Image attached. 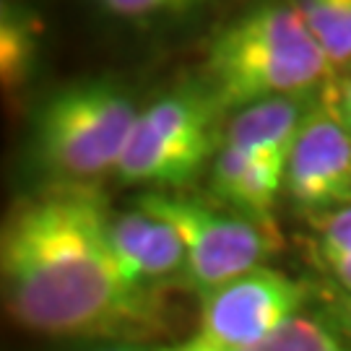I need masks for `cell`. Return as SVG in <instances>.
<instances>
[{"mask_svg": "<svg viewBox=\"0 0 351 351\" xmlns=\"http://www.w3.org/2000/svg\"><path fill=\"white\" fill-rule=\"evenodd\" d=\"M112 211L86 182H58L13 206L0 232L3 304L52 339L112 341L154 320L110 239Z\"/></svg>", "mask_w": 351, "mask_h": 351, "instance_id": "cell-1", "label": "cell"}, {"mask_svg": "<svg viewBox=\"0 0 351 351\" xmlns=\"http://www.w3.org/2000/svg\"><path fill=\"white\" fill-rule=\"evenodd\" d=\"M333 71L291 0H261L208 42L201 81L224 114L278 94L313 91Z\"/></svg>", "mask_w": 351, "mask_h": 351, "instance_id": "cell-2", "label": "cell"}, {"mask_svg": "<svg viewBox=\"0 0 351 351\" xmlns=\"http://www.w3.org/2000/svg\"><path fill=\"white\" fill-rule=\"evenodd\" d=\"M141 107L114 78H86L58 88L32 123V154L58 182H91L114 175Z\"/></svg>", "mask_w": 351, "mask_h": 351, "instance_id": "cell-3", "label": "cell"}, {"mask_svg": "<svg viewBox=\"0 0 351 351\" xmlns=\"http://www.w3.org/2000/svg\"><path fill=\"white\" fill-rule=\"evenodd\" d=\"M221 117L201 78L156 97L138 112L114 177L156 190L188 185L221 146Z\"/></svg>", "mask_w": 351, "mask_h": 351, "instance_id": "cell-4", "label": "cell"}, {"mask_svg": "<svg viewBox=\"0 0 351 351\" xmlns=\"http://www.w3.org/2000/svg\"><path fill=\"white\" fill-rule=\"evenodd\" d=\"M136 206L162 216L177 229L188 252L185 278L198 294L255 265H265L278 250L276 226L237 211L224 213L190 195L149 190L136 198Z\"/></svg>", "mask_w": 351, "mask_h": 351, "instance_id": "cell-5", "label": "cell"}, {"mask_svg": "<svg viewBox=\"0 0 351 351\" xmlns=\"http://www.w3.org/2000/svg\"><path fill=\"white\" fill-rule=\"evenodd\" d=\"M198 297V333L229 351H245L302 313L307 287L271 265H255Z\"/></svg>", "mask_w": 351, "mask_h": 351, "instance_id": "cell-6", "label": "cell"}, {"mask_svg": "<svg viewBox=\"0 0 351 351\" xmlns=\"http://www.w3.org/2000/svg\"><path fill=\"white\" fill-rule=\"evenodd\" d=\"M284 195L310 216L351 203V130L326 101L307 112L291 143Z\"/></svg>", "mask_w": 351, "mask_h": 351, "instance_id": "cell-7", "label": "cell"}, {"mask_svg": "<svg viewBox=\"0 0 351 351\" xmlns=\"http://www.w3.org/2000/svg\"><path fill=\"white\" fill-rule=\"evenodd\" d=\"M110 239L117 261L128 278L149 289L159 281L182 274L188 265V252L167 219L136 206L133 211L110 216Z\"/></svg>", "mask_w": 351, "mask_h": 351, "instance_id": "cell-8", "label": "cell"}, {"mask_svg": "<svg viewBox=\"0 0 351 351\" xmlns=\"http://www.w3.org/2000/svg\"><path fill=\"white\" fill-rule=\"evenodd\" d=\"M313 107L315 104H310V91L278 94V97L250 101L234 112H229L224 130H221V143L237 146L261 159L281 164L287 169L291 143Z\"/></svg>", "mask_w": 351, "mask_h": 351, "instance_id": "cell-9", "label": "cell"}, {"mask_svg": "<svg viewBox=\"0 0 351 351\" xmlns=\"http://www.w3.org/2000/svg\"><path fill=\"white\" fill-rule=\"evenodd\" d=\"M211 193L232 211L274 226V208L284 193V167L221 143L208 164Z\"/></svg>", "mask_w": 351, "mask_h": 351, "instance_id": "cell-10", "label": "cell"}, {"mask_svg": "<svg viewBox=\"0 0 351 351\" xmlns=\"http://www.w3.org/2000/svg\"><path fill=\"white\" fill-rule=\"evenodd\" d=\"M39 29L32 13L5 0L0 13V78L5 88L24 86L37 63Z\"/></svg>", "mask_w": 351, "mask_h": 351, "instance_id": "cell-11", "label": "cell"}, {"mask_svg": "<svg viewBox=\"0 0 351 351\" xmlns=\"http://www.w3.org/2000/svg\"><path fill=\"white\" fill-rule=\"evenodd\" d=\"M333 68L351 65V0H291Z\"/></svg>", "mask_w": 351, "mask_h": 351, "instance_id": "cell-12", "label": "cell"}, {"mask_svg": "<svg viewBox=\"0 0 351 351\" xmlns=\"http://www.w3.org/2000/svg\"><path fill=\"white\" fill-rule=\"evenodd\" d=\"M245 351H351L330 328L313 315L297 313L268 339Z\"/></svg>", "mask_w": 351, "mask_h": 351, "instance_id": "cell-13", "label": "cell"}, {"mask_svg": "<svg viewBox=\"0 0 351 351\" xmlns=\"http://www.w3.org/2000/svg\"><path fill=\"white\" fill-rule=\"evenodd\" d=\"M101 11L123 21H156L195 11L208 0H97Z\"/></svg>", "mask_w": 351, "mask_h": 351, "instance_id": "cell-14", "label": "cell"}, {"mask_svg": "<svg viewBox=\"0 0 351 351\" xmlns=\"http://www.w3.org/2000/svg\"><path fill=\"white\" fill-rule=\"evenodd\" d=\"M315 229V255L346 252L351 255V203L310 216Z\"/></svg>", "mask_w": 351, "mask_h": 351, "instance_id": "cell-15", "label": "cell"}, {"mask_svg": "<svg viewBox=\"0 0 351 351\" xmlns=\"http://www.w3.org/2000/svg\"><path fill=\"white\" fill-rule=\"evenodd\" d=\"M154 351H229V349L213 343V341H208L206 336L198 333V336L182 341V343H172V346H164V349H154Z\"/></svg>", "mask_w": 351, "mask_h": 351, "instance_id": "cell-16", "label": "cell"}, {"mask_svg": "<svg viewBox=\"0 0 351 351\" xmlns=\"http://www.w3.org/2000/svg\"><path fill=\"white\" fill-rule=\"evenodd\" d=\"M75 351H146V349H138V346H130V343H104V341H94V343H86V346H81V349Z\"/></svg>", "mask_w": 351, "mask_h": 351, "instance_id": "cell-17", "label": "cell"}, {"mask_svg": "<svg viewBox=\"0 0 351 351\" xmlns=\"http://www.w3.org/2000/svg\"><path fill=\"white\" fill-rule=\"evenodd\" d=\"M343 317H346V328H349V333H351V294H349V300H346V313H343Z\"/></svg>", "mask_w": 351, "mask_h": 351, "instance_id": "cell-18", "label": "cell"}, {"mask_svg": "<svg viewBox=\"0 0 351 351\" xmlns=\"http://www.w3.org/2000/svg\"><path fill=\"white\" fill-rule=\"evenodd\" d=\"M341 120H343V123L349 125V130H351V114H346V117H341Z\"/></svg>", "mask_w": 351, "mask_h": 351, "instance_id": "cell-19", "label": "cell"}, {"mask_svg": "<svg viewBox=\"0 0 351 351\" xmlns=\"http://www.w3.org/2000/svg\"><path fill=\"white\" fill-rule=\"evenodd\" d=\"M346 68H351V65H346Z\"/></svg>", "mask_w": 351, "mask_h": 351, "instance_id": "cell-20", "label": "cell"}]
</instances>
